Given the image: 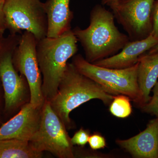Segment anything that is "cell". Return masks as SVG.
<instances>
[{
    "label": "cell",
    "mask_w": 158,
    "mask_h": 158,
    "mask_svg": "<svg viewBox=\"0 0 158 158\" xmlns=\"http://www.w3.org/2000/svg\"><path fill=\"white\" fill-rule=\"evenodd\" d=\"M114 20L112 12L103 5H96L90 11L88 27H77L72 30L88 62L93 63L114 56L130 41L128 35L118 30Z\"/></svg>",
    "instance_id": "6da1fadb"
},
{
    "label": "cell",
    "mask_w": 158,
    "mask_h": 158,
    "mask_svg": "<svg viewBox=\"0 0 158 158\" xmlns=\"http://www.w3.org/2000/svg\"><path fill=\"white\" fill-rule=\"evenodd\" d=\"M114 97L96 82L80 73L72 63L68 62L56 94L49 102L67 130H69L73 127L69 116L72 111L94 99L110 105Z\"/></svg>",
    "instance_id": "7a4b0ae2"
},
{
    "label": "cell",
    "mask_w": 158,
    "mask_h": 158,
    "mask_svg": "<svg viewBox=\"0 0 158 158\" xmlns=\"http://www.w3.org/2000/svg\"><path fill=\"white\" fill-rule=\"evenodd\" d=\"M77 40L72 30L57 37H45L38 40L37 60L42 76V91L50 101L58 91L69 59L78 51Z\"/></svg>",
    "instance_id": "3957f363"
},
{
    "label": "cell",
    "mask_w": 158,
    "mask_h": 158,
    "mask_svg": "<svg viewBox=\"0 0 158 158\" xmlns=\"http://www.w3.org/2000/svg\"><path fill=\"white\" fill-rule=\"evenodd\" d=\"M72 63L80 73L96 82L108 93L126 95L138 107L142 104L137 79L138 62L127 68H106L90 63L77 54L73 56Z\"/></svg>",
    "instance_id": "277c9868"
},
{
    "label": "cell",
    "mask_w": 158,
    "mask_h": 158,
    "mask_svg": "<svg viewBox=\"0 0 158 158\" xmlns=\"http://www.w3.org/2000/svg\"><path fill=\"white\" fill-rule=\"evenodd\" d=\"M30 142L37 151L48 152L59 158L75 156L67 129L46 100L41 109L39 129Z\"/></svg>",
    "instance_id": "5b68a950"
},
{
    "label": "cell",
    "mask_w": 158,
    "mask_h": 158,
    "mask_svg": "<svg viewBox=\"0 0 158 158\" xmlns=\"http://www.w3.org/2000/svg\"><path fill=\"white\" fill-rule=\"evenodd\" d=\"M21 36L12 34L0 47V80L4 89L5 108L6 111L21 109L30 102L28 83L23 76L15 68L12 55L19 43Z\"/></svg>",
    "instance_id": "8992f818"
},
{
    "label": "cell",
    "mask_w": 158,
    "mask_h": 158,
    "mask_svg": "<svg viewBox=\"0 0 158 158\" xmlns=\"http://www.w3.org/2000/svg\"><path fill=\"white\" fill-rule=\"evenodd\" d=\"M6 27L12 34L31 32L37 40L47 37L48 20L40 0H5Z\"/></svg>",
    "instance_id": "52a82bcc"
},
{
    "label": "cell",
    "mask_w": 158,
    "mask_h": 158,
    "mask_svg": "<svg viewBox=\"0 0 158 158\" xmlns=\"http://www.w3.org/2000/svg\"><path fill=\"white\" fill-rule=\"evenodd\" d=\"M38 40L31 32L25 31L12 55L15 68L27 79L30 90V103L41 109L45 99L42 91V76L37 54Z\"/></svg>",
    "instance_id": "ba28073f"
},
{
    "label": "cell",
    "mask_w": 158,
    "mask_h": 158,
    "mask_svg": "<svg viewBox=\"0 0 158 158\" xmlns=\"http://www.w3.org/2000/svg\"><path fill=\"white\" fill-rule=\"evenodd\" d=\"M155 0H118L109 5L115 19L130 41L147 37L152 30V13Z\"/></svg>",
    "instance_id": "9c48e42d"
},
{
    "label": "cell",
    "mask_w": 158,
    "mask_h": 158,
    "mask_svg": "<svg viewBox=\"0 0 158 158\" xmlns=\"http://www.w3.org/2000/svg\"><path fill=\"white\" fill-rule=\"evenodd\" d=\"M41 109L35 107L30 102L24 105L16 115L0 127V141L11 139L31 141L39 129Z\"/></svg>",
    "instance_id": "30bf717a"
},
{
    "label": "cell",
    "mask_w": 158,
    "mask_h": 158,
    "mask_svg": "<svg viewBox=\"0 0 158 158\" xmlns=\"http://www.w3.org/2000/svg\"><path fill=\"white\" fill-rule=\"evenodd\" d=\"M116 144L136 158H158V118L148 122L146 129L132 138L116 140Z\"/></svg>",
    "instance_id": "8fae6325"
},
{
    "label": "cell",
    "mask_w": 158,
    "mask_h": 158,
    "mask_svg": "<svg viewBox=\"0 0 158 158\" xmlns=\"http://www.w3.org/2000/svg\"><path fill=\"white\" fill-rule=\"evenodd\" d=\"M158 44V37L151 33L144 39L130 41L120 52L93 64L106 68L118 69L129 68L136 64L142 55Z\"/></svg>",
    "instance_id": "7c38bea8"
},
{
    "label": "cell",
    "mask_w": 158,
    "mask_h": 158,
    "mask_svg": "<svg viewBox=\"0 0 158 158\" xmlns=\"http://www.w3.org/2000/svg\"><path fill=\"white\" fill-rule=\"evenodd\" d=\"M70 0H47L43 3L47 15V37H57L71 30L73 13L70 9Z\"/></svg>",
    "instance_id": "4fadbf2b"
},
{
    "label": "cell",
    "mask_w": 158,
    "mask_h": 158,
    "mask_svg": "<svg viewBox=\"0 0 158 158\" xmlns=\"http://www.w3.org/2000/svg\"><path fill=\"white\" fill-rule=\"evenodd\" d=\"M137 79L141 94L142 106L150 99V93L158 81V52L144 54L140 57Z\"/></svg>",
    "instance_id": "5bb4252c"
},
{
    "label": "cell",
    "mask_w": 158,
    "mask_h": 158,
    "mask_svg": "<svg viewBox=\"0 0 158 158\" xmlns=\"http://www.w3.org/2000/svg\"><path fill=\"white\" fill-rule=\"evenodd\" d=\"M43 154L34 149L29 141L15 139L0 141V158H40Z\"/></svg>",
    "instance_id": "9a60e30c"
},
{
    "label": "cell",
    "mask_w": 158,
    "mask_h": 158,
    "mask_svg": "<svg viewBox=\"0 0 158 158\" xmlns=\"http://www.w3.org/2000/svg\"><path fill=\"white\" fill-rule=\"evenodd\" d=\"M131 101L130 98L126 95H116L110 105V113L117 118H125L128 117L132 111Z\"/></svg>",
    "instance_id": "2e32d148"
},
{
    "label": "cell",
    "mask_w": 158,
    "mask_h": 158,
    "mask_svg": "<svg viewBox=\"0 0 158 158\" xmlns=\"http://www.w3.org/2000/svg\"><path fill=\"white\" fill-rule=\"evenodd\" d=\"M153 95L149 101L140 107L141 111L158 118V80L152 88Z\"/></svg>",
    "instance_id": "e0dca14e"
},
{
    "label": "cell",
    "mask_w": 158,
    "mask_h": 158,
    "mask_svg": "<svg viewBox=\"0 0 158 158\" xmlns=\"http://www.w3.org/2000/svg\"><path fill=\"white\" fill-rule=\"evenodd\" d=\"M90 134L87 130L84 129H80L71 138L72 144L73 145H78L84 147L88 143Z\"/></svg>",
    "instance_id": "ac0fdd59"
},
{
    "label": "cell",
    "mask_w": 158,
    "mask_h": 158,
    "mask_svg": "<svg viewBox=\"0 0 158 158\" xmlns=\"http://www.w3.org/2000/svg\"><path fill=\"white\" fill-rule=\"evenodd\" d=\"M88 143L91 149L93 150L103 149L106 146L104 137L98 134H94L90 136Z\"/></svg>",
    "instance_id": "d6986e66"
},
{
    "label": "cell",
    "mask_w": 158,
    "mask_h": 158,
    "mask_svg": "<svg viewBox=\"0 0 158 158\" xmlns=\"http://www.w3.org/2000/svg\"><path fill=\"white\" fill-rule=\"evenodd\" d=\"M152 30L151 34L158 37V0L155 1L152 13Z\"/></svg>",
    "instance_id": "ffe728a7"
},
{
    "label": "cell",
    "mask_w": 158,
    "mask_h": 158,
    "mask_svg": "<svg viewBox=\"0 0 158 158\" xmlns=\"http://www.w3.org/2000/svg\"><path fill=\"white\" fill-rule=\"evenodd\" d=\"M5 0H0V34H2L6 27V18L4 13Z\"/></svg>",
    "instance_id": "44dd1931"
},
{
    "label": "cell",
    "mask_w": 158,
    "mask_h": 158,
    "mask_svg": "<svg viewBox=\"0 0 158 158\" xmlns=\"http://www.w3.org/2000/svg\"><path fill=\"white\" fill-rule=\"evenodd\" d=\"M118 0H101V5L103 6L106 5L109 6L111 3L116 2Z\"/></svg>",
    "instance_id": "7402d4cb"
},
{
    "label": "cell",
    "mask_w": 158,
    "mask_h": 158,
    "mask_svg": "<svg viewBox=\"0 0 158 158\" xmlns=\"http://www.w3.org/2000/svg\"><path fill=\"white\" fill-rule=\"evenodd\" d=\"M149 52L150 53H155V52H158V44L157 45H156L153 48H152L150 50Z\"/></svg>",
    "instance_id": "603a6c76"
},
{
    "label": "cell",
    "mask_w": 158,
    "mask_h": 158,
    "mask_svg": "<svg viewBox=\"0 0 158 158\" xmlns=\"http://www.w3.org/2000/svg\"><path fill=\"white\" fill-rule=\"evenodd\" d=\"M3 42V40H2V34H0V47L2 45Z\"/></svg>",
    "instance_id": "cb8c5ba5"
}]
</instances>
